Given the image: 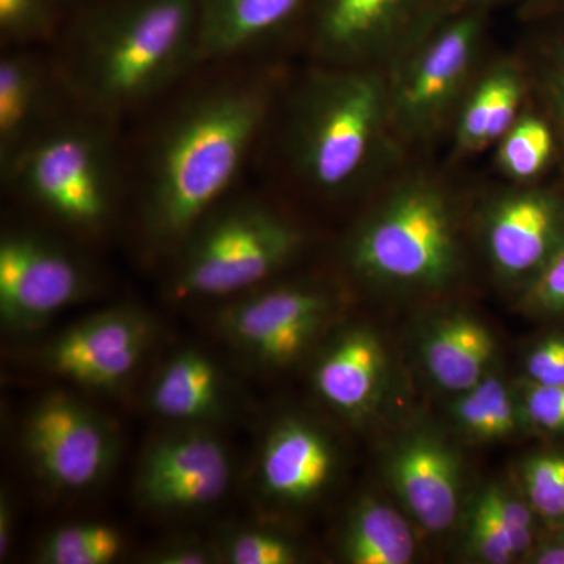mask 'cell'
<instances>
[{
  "label": "cell",
  "mask_w": 564,
  "mask_h": 564,
  "mask_svg": "<svg viewBox=\"0 0 564 564\" xmlns=\"http://www.w3.org/2000/svg\"><path fill=\"white\" fill-rule=\"evenodd\" d=\"M288 66L274 55L203 63L144 111L128 141L141 248L169 262L258 159Z\"/></svg>",
  "instance_id": "obj_1"
},
{
  "label": "cell",
  "mask_w": 564,
  "mask_h": 564,
  "mask_svg": "<svg viewBox=\"0 0 564 564\" xmlns=\"http://www.w3.org/2000/svg\"><path fill=\"white\" fill-rule=\"evenodd\" d=\"M265 150L282 182L325 203H361L411 161L392 133L383 70L310 62L285 74Z\"/></svg>",
  "instance_id": "obj_2"
},
{
  "label": "cell",
  "mask_w": 564,
  "mask_h": 564,
  "mask_svg": "<svg viewBox=\"0 0 564 564\" xmlns=\"http://www.w3.org/2000/svg\"><path fill=\"white\" fill-rule=\"evenodd\" d=\"M70 101L126 128L203 65L196 0H88L50 47Z\"/></svg>",
  "instance_id": "obj_3"
},
{
  "label": "cell",
  "mask_w": 564,
  "mask_h": 564,
  "mask_svg": "<svg viewBox=\"0 0 564 564\" xmlns=\"http://www.w3.org/2000/svg\"><path fill=\"white\" fill-rule=\"evenodd\" d=\"M447 169L413 159L362 199L345 234V280L370 292L440 299L466 281L474 198Z\"/></svg>",
  "instance_id": "obj_4"
},
{
  "label": "cell",
  "mask_w": 564,
  "mask_h": 564,
  "mask_svg": "<svg viewBox=\"0 0 564 564\" xmlns=\"http://www.w3.org/2000/svg\"><path fill=\"white\" fill-rule=\"evenodd\" d=\"M124 129L74 107L0 172L3 191L70 240L102 239L129 206Z\"/></svg>",
  "instance_id": "obj_5"
},
{
  "label": "cell",
  "mask_w": 564,
  "mask_h": 564,
  "mask_svg": "<svg viewBox=\"0 0 564 564\" xmlns=\"http://www.w3.org/2000/svg\"><path fill=\"white\" fill-rule=\"evenodd\" d=\"M310 245V231L282 204L239 187L170 259V293L177 302H228L284 276Z\"/></svg>",
  "instance_id": "obj_6"
},
{
  "label": "cell",
  "mask_w": 564,
  "mask_h": 564,
  "mask_svg": "<svg viewBox=\"0 0 564 564\" xmlns=\"http://www.w3.org/2000/svg\"><path fill=\"white\" fill-rule=\"evenodd\" d=\"M489 17L456 11L386 70L392 133L411 161L447 147L456 111L491 52Z\"/></svg>",
  "instance_id": "obj_7"
},
{
  "label": "cell",
  "mask_w": 564,
  "mask_h": 564,
  "mask_svg": "<svg viewBox=\"0 0 564 564\" xmlns=\"http://www.w3.org/2000/svg\"><path fill=\"white\" fill-rule=\"evenodd\" d=\"M459 10L456 0H310L295 36L304 62L386 73Z\"/></svg>",
  "instance_id": "obj_8"
},
{
  "label": "cell",
  "mask_w": 564,
  "mask_h": 564,
  "mask_svg": "<svg viewBox=\"0 0 564 564\" xmlns=\"http://www.w3.org/2000/svg\"><path fill=\"white\" fill-rule=\"evenodd\" d=\"M343 310L339 282L284 274L220 303L215 325L245 359L261 369L280 370L322 345Z\"/></svg>",
  "instance_id": "obj_9"
},
{
  "label": "cell",
  "mask_w": 564,
  "mask_h": 564,
  "mask_svg": "<svg viewBox=\"0 0 564 564\" xmlns=\"http://www.w3.org/2000/svg\"><path fill=\"white\" fill-rule=\"evenodd\" d=\"M70 242L50 226L10 225L3 229L0 321L7 332H40L90 295L95 273Z\"/></svg>",
  "instance_id": "obj_10"
},
{
  "label": "cell",
  "mask_w": 564,
  "mask_h": 564,
  "mask_svg": "<svg viewBox=\"0 0 564 564\" xmlns=\"http://www.w3.org/2000/svg\"><path fill=\"white\" fill-rule=\"evenodd\" d=\"M25 463L44 488L57 494L91 491L107 480L120 455L117 425L66 391L43 393L22 419Z\"/></svg>",
  "instance_id": "obj_11"
},
{
  "label": "cell",
  "mask_w": 564,
  "mask_h": 564,
  "mask_svg": "<svg viewBox=\"0 0 564 564\" xmlns=\"http://www.w3.org/2000/svg\"><path fill=\"white\" fill-rule=\"evenodd\" d=\"M473 239L494 278L522 291L564 247V188L499 181L474 198Z\"/></svg>",
  "instance_id": "obj_12"
},
{
  "label": "cell",
  "mask_w": 564,
  "mask_h": 564,
  "mask_svg": "<svg viewBox=\"0 0 564 564\" xmlns=\"http://www.w3.org/2000/svg\"><path fill=\"white\" fill-rule=\"evenodd\" d=\"M232 475L228 444L210 425H174L148 445L133 491L144 510L193 513L220 502Z\"/></svg>",
  "instance_id": "obj_13"
},
{
  "label": "cell",
  "mask_w": 564,
  "mask_h": 564,
  "mask_svg": "<svg viewBox=\"0 0 564 564\" xmlns=\"http://www.w3.org/2000/svg\"><path fill=\"white\" fill-rule=\"evenodd\" d=\"M154 339L150 315L131 304L99 311L52 337L39 352L41 369L93 391L131 380Z\"/></svg>",
  "instance_id": "obj_14"
},
{
  "label": "cell",
  "mask_w": 564,
  "mask_h": 564,
  "mask_svg": "<svg viewBox=\"0 0 564 564\" xmlns=\"http://www.w3.org/2000/svg\"><path fill=\"white\" fill-rule=\"evenodd\" d=\"M386 484L414 525L430 534L451 532L466 507V467L458 447L434 425L419 423L389 444Z\"/></svg>",
  "instance_id": "obj_15"
},
{
  "label": "cell",
  "mask_w": 564,
  "mask_h": 564,
  "mask_svg": "<svg viewBox=\"0 0 564 564\" xmlns=\"http://www.w3.org/2000/svg\"><path fill=\"white\" fill-rule=\"evenodd\" d=\"M343 470V452L332 433L304 415H284L263 437L254 466L259 499L282 510L321 502Z\"/></svg>",
  "instance_id": "obj_16"
},
{
  "label": "cell",
  "mask_w": 564,
  "mask_h": 564,
  "mask_svg": "<svg viewBox=\"0 0 564 564\" xmlns=\"http://www.w3.org/2000/svg\"><path fill=\"white\" fill-rule=\"evenodd\" d=\"M50 47L0 54V172L74 109Z\"/></svg>",
  "instance_id": "obj_17"
},
{
  "label": "cell",
  "mask_w": 564,
  "mask_h": 564,
  "mask_svg": "<svg viewBox=\"0 0 564 564\" xmlns=\"http://www.w3.org/2000/svg\"><path fill=\"white\" fill-rule=\"evenodd\" d=\"M315 355L313 388L329 410L361 425L380 411L391 384V356L369 325L344 326Z\"/></svg>",
  "instance_id": "obj_18"
},
{
  "label": "cell",
  "mask_w": 564,
  "mask_h": 564,
  "mask_svg": "<svg viewBox=\"0 0 564 564\" xmlns=\"http://www.w3.org/2000/svg\"><path fill=\"white\" fill-rule=\"evenodd\" d=\"M530 99L529 74L519 52H489L456 111L447 141L452 165L492 151Z\"/></svg>",
  "instance_id": "obj_19"
},
{
  "label": "cell",
  "mask_w": 564,
  "mask_h": 564,
  "mask_svg": "<svg viewBox=\"0 0 564 564\" xmlns=\"http://www.w3.org/2000/svg\"><path fill=\"white\" fill-rule=\"evenodd\" d=\"M423 317L415 328L414 352L434 388L455 395L496 369V336L473 311L444 306Z\"/></svg>",
  "instance_id": "obj_20"
},
{
  "label": "cell",
  "mask_w": 564,
  "mask_h": 564,
  "mask_svg": "<svg viewBox=\"0 0 564 564\" xmlns=\"http://www.w3.org/2000/svg\"><path fill=\"white\" fill-rule=\"evenodd\" d=\"M310 0H196L203 62L274 55L296 35Z\"/></svg>",
  "instance_id": "obj_21"
},
{
  "label": "cell",
  "mask_w": 564,
  "mask_h": 564,
  "mask_svg": "<svg viewBox=\"0 0 564 564\" xmlns=\"http://www.w3.org/2000/svg\"><path fill=\"white\" fill-rule=\"evenodd\" d=\"M229 381L212 356L184 348L159 367L148 408L172 425H210L228 411Z\"/></svg>",
  "instance_id": "obj_22"
},
{
  "label": "cell",
  "mask_w": 564,
  "mask_h": 564,
  "mask_svg": "<svg viewBox=\"0 0 564 564\" xmlns=\"http://www.w3.org/2000/svg\"><path fill=\"white\" fill-rule=\"evenodd\" d=\"M413 521L388 500L364 494L345 519L340 558L348 564H408L415 556Z\"/></svg>",
  "instance_id": "obj_23"
},
{
  "label": "cell",
  "mask_w": 564,
  "mask_h": 564,
  "mask_svg": "<svg viewBox=\"0 0 564 564\" xmlns=\"http://www.w3.org/2000/svg\"><path fill=\"white\" fill-rule=\"evenodd\" d=\"M448 419L464 440L500 443L527 433L518 384L492 370L473 388L452 395Z\"/></svg>",
  "instance_id": "obj_24"
},
{
  "label": "cell",
  "mask_w": 564,
  "mask_h": 564,
  "mask_svg": "<svg viewBox=\"0 0 564 564\" xmlns=\"http://www.w3.org/2000/svg\"><path fill=\"white\" fill-rule=\"evenodd\" d=\"M492 165L499 181L516 185L540 184L555 165H560L554 126L532 99L497 141Z\"/></svg>",
  "instance_id": "obj_25"
},
{
  "label": "cell",
  "mask_w": 564,
  "mask_h": 564,
  "mask_svg": "<svg viewBox=\"0 0 564 564\" xmlns=\"http://www.w3.org/2000/svg\"><path fill=\"white\" fill-rule=\"evenodd\" d=\"M532 24L536 28L519 55L529 74L532 102L554 126L564 172V11Z\"/></svg>",
  "instance_id": "obj_26"
},
{
  "label": "cell",
  "mask_w": 564,
  "mask_h": 564,
  "mask_svg": "<svg viewBox=\"0 0 564 564\" xmlns=\"http://www.w3.org/2000/svg\"><path fill=\"white\" fill-rule=\"evenodd\" d=\"M463 554L473 562L511 564L524 562L533 543L510 529L492 513L477 494H470L462 519Z\"/></svg>",
  "instance_id": "obj_27"
},
{
  "label": "cell",
  "mask_w": 564,
  "mask_h": 564,
  "mask_svg": "<svg viewBox=\"0 0 564 564\" xmlns=\"http://www.w3.org/2000/svg\"><path fill=\"white\" fill-rule=\"evenodd\" d=\"M124 547V536L113 525L84 522L52 530L36 547L35 558L43 564H110Z\"/></svg>",
  "instance_id": "obj_28"
},
{
  "label": "cell",
  "mask_w": 564,
  "mask_h": 564,
  "mask_svg": "<svg viewBox=\"0 0 564 564\" xmlns=\"http://www.w3.org/2000/svg\"><path fill=\"white\" fill-rule=\"evenodd\" d=\"M66 0H0L2 50L51 47L69 13Z\"/></svg>",
  "instance_id": "obj_29"
},
{
  "label": "cell",
  "mask_w": 564,
  "mask_h": 564,
  "mask_svg": "<svg viewBox=\"0 0 564 564\" xmlns=\"http://www.w3.org/2000/svg\"><path fill=\"white\" fill-rule=\"evenodd\" d=\"M516 484L545 529L564 527V451L545 448L524 456Z\"/></svg>",
  "instance_id": "obj_30"
},
{
  "label": "cell",
  "mask_w": 564,
  "mask_h": 564,
  "mask_svg": "<svg viewBox=\"0 0 564 564\" xmlns=\"http://www.w3.org/2000/svg\"><path fill=\"white\" fill-rule=\"evenodd\" d=\"M220 563L296 564L304 562V547L291 534L272 527L245 525L229 530L215 544Z\"/></svg>",
  "instance_id": "obj_31"
},
{
  "label": "cell",
  "mask_w": 564,
  "mask_h": 564,
  "mask_svg": "<svg viewBox=\"0 0 564 564\" xmlns=\"http://www.w3.org/2000/svg\"><path fill=\"white\" fill-rule=\"evenodd\" d=\"M519 399L527 432L545 436L564 434V386L538 384L522 378L518 381Z\"/></svg>",
  "instance_id": "obj_32"
},
{
  "label": "cell",
  "mask_w": 564,
  "mask_h": 564,
  "mask_svg": "<svg viewBox=\"0 0 564 564\" xmlns=\"http://www.w3.org/2000/svg\"><path fill=\"white\" fill-rule=\"evenodd\" d=\"M519 307L533 317H564V247L519 291Z\"/></svg>",
  "instance_id": "obj_33"
},
{
  "label": "cell",
  "mask_w": 564,
  "mask_h": 564,
  "mask_svg": "<svg viewBox=\"0 0 564 564\" xmlns=\"http://www.w3.org/2000/svg\"><path fill=\"white\" fill-rule=\"evenodd\" d=\"M524 380L564 386V333H552L530 345L524 356Z\"/></svg>",
  "instance_id": "obj_34"
},
{
  "label": "cell",
  "mask_w": 564,
  "mask_h": 564,
  "mask_svg": "<svg viewBox=\"0 0 564 564\" xmlns=\"http://www.w3.org/2000/svg\"><path fill=\"white\" fill-rule=\"evenodd\" d=\"M154 564H212L218 563V552L215 545L199 541H177L152 552L147 560Z\"/></svg>",
  "instance_id": "obj_35"
},
{
  "label": "cell",
  "mask_w": 564,
  "mask_h": 564,
  "mask_svg": "<svg viewBox=\"0 0 564 564\" xmlns=\"http://www.w3.org/2000/svg\"><path fill=\"white\" fill-rule=\"evenodd\" d=\"M524 563L564 564V527H547V533L540 534Z\"/></svg>",
  "instance_id": "obj_36"
},
{
  "label": "cell",
  "mask_w": 564,
  "mask_h": 564,
  "mask_svg": "<svg viewBox=\"0 0 564 564\" xmlns=\"http://www.w3.org/2000/svg\"><path fill=\"white\" fill-rule=\"evenodd\" d=\"M13 507L9 494L2 492L0 497V558H7L10 555L11 543H13Z\"/></svg>",
  "instance_id": "obj_37"
},
{
  "label": "cell",
  "mask_w": 564,
  "mask_h": 564,
  "mask_svg": "<svg viewBox=\"0 0 564 564\" xmlns=\"http://www.w3.org/2000/svg\"><path fill=\"white\" fill-rule=\"evenodd\" d=\"M564 11V0H522L519 14L527 22L543 20Z\"/></svg>",
  "instance_id": "obj_38"
},
{
  "label": "cell",
  "mask_w": 564,
  "mask_h": 564,
  "mask_svg": "<svg viewBox=\"0 0 564 564\" xmlns=\"http://www.w3.org/2000/svg\"><path fill=\"white\" fill-rule=\"evenodd\" d=\"M522 0H456L459 9H474L485 10L492 13L494 10L500 9V7L510 6V3H518L521 6Z\"/></svg>",
  "instance_id": "obj_39"
},
{
  "label": "cell",
  "mask_w": 564,
  "mask_h": 564,
  "mask_svg": "<svg viewBox=\"0 0 564 564\" xmlns=\"http://www.w3.org/2000/svg\"><path fill=\"white\" fill-rule=\"evenodd\" d=\"M66 2H68V0H66ZM85 2H88V0H76V7L80 6V3H85Z\"/></svg>",
  "instance_id": "obj_40"
}]
</instances>
